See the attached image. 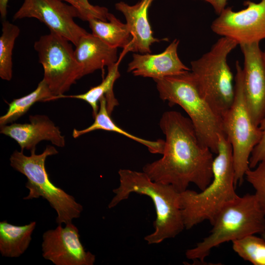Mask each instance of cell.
<instances>
[{
    "label": "cell",
    "instance_id": "1",
    "mask_svg": "<svg viewBox=\"0 0 265 265\" xmlns=\"http://www.w3.org/2000/svg\"><path fill=\"white\" fill-rule=\"evenodd\" d=\"M159 127L165 136L162 157L145 164L153 181L172 186L181 193L190 183L201 190L212 179L213 153L199 139L188 117L177 111L164 112Z\"/></svg>",
    "mask_w": 265,
    "mask_h": 265
},
{
    "label": "cell",
    "instance_id": "2",
    "mask_svg": "<svg viewBox=\"0 0 265 265\" xmlns=\"http://www.w3.org/2000/svg\"><path fill=\"white\" fill-rule=\"evenodd\" d=\"M119 185L113 189L114 197L108 205L111 209L135 193L150 197L155 206L154 231L146 236L148 244H159L174 238L185 229L180 205V193L172 186L153 181L143 171L120 169Z\"/></svg>",
    "mask_w": 265,
    "mask_h": 265
},
{
    "label": "cell",
    "instance_id": "3",
    "mask_svg": "<svg viewBox=\"0 0 265 265\" xmlns=\"http://www.w3.org/2000/svg\"><path fill=\"white\" fill-rule=\"evenodd\" d=\"M212 163V179L201 192L188 189L180 193L185 229L208 220L212 224L219 212L238 195L235 191L232 148L223 133L218 135V152Z\"/></svg>",
    "mask_w": 265,
    "mask_h": 265
},
{
    "label": "cell",
    "instance_id": "4",
    "mask_svg": "<svg viewBox=\"0 0 265 265\" xmlns=\"http://www.w3.org/2000/svg\"><path fill=\"white\" fill-rule=\"evenodd\" d=\"M209 236L187 249L186 256L193 262L205 263L211 250L226 242L265 232V214L254 194L238 196L217 214Z\"/></svg>",
    "mask_w": 265,
    "mask_h": 265
},
{
    "label": "cell",
    "instance_id": "5",
    "mask_svg": "<svg viewBox=\"0 0 265 265\" xmlns=\"http://www.w3.org/2000/svg\"><path fill=\"white\" fill-rule=\"evenodd\" d=\"M160 98L178 105L187 113L201 141L218 152V135L224 133L221 116L201 96L190 71L154 80Z\"/></svg>",
    "mask_w": 265,
    "mask_h": 265
},
{
    "label": "cell",
    "instance_id": "6",
    "mask_svg": "<svg viewBox=\"0 0 265 265\" xmlns=\"http://www.w3.org/2000/svg\"><path fill=\"white\" fill-rule=\"evenodd\" d=\"M238 44L221 37L200 58L190 62V72L201 96L221 116L235 97L234 76L227 62Z\"/></svg>",
    "mask_w": 265,
    "mask_h": 265
},
{
    "label": "cell",
    "instance_id": "7",
    "mask_svg": "<svg viewBox=\"0 0 265 265\" xmlns=\"http://www.w3.org/2000/svg\"><path fill=\"white\" fill-rule=\"evenodd\" d=\"M30 153L27 156L22 151H15L10 157L11 166L27 180L25 186L29 190L28 194L23 199L43 197L56 211L58 224L72 222L73 219L80 216L83 207L73 196L51 181L45 167L47 158L57 154L58 151L53 146L48 145L40 154H36L35 150Z\"/></svg>",
    "mask_w": 265,
    "mask_h": 265
},
{
    "label": "cell",
    "instance_id": "8",
    "mask_svg": "<svg viewBox=\"0 0 265 265\" xmlns=\"http://www.w3.org/2000/svg\"><path fill=\"white\" fill-rule=\"evenodd\" d=\"M235 97L230 107L222 115L223 131L232 148L236 186L241 185L249 168L251 154L262 135L259 126L254 122L244 99L242 68L236 62Z\"/></svg>",
    "mask_w": 265,
    "mask_h": 265
},
{
    "label": "cell",
    "instance_id": "9",
    "mask_svg": "<svg viewBox=\"0 0 265 265\" xmlns=\"http://www.w3.org/2000/svg\"><path fill=\"white\" fill-rule=\"evenodd\" d=\"M69 42L50 31L40 37L34 44L39 62L43 67V80L54 96L53 101L63 95L77 80L83 77L81 67Z\"/></svg>",
    "mask_w": 265,
    "mask_h": 265
},
{
    "label": "cell",
    "instance_id": "10",
    "mask_svg": "<svg viewBox=\"0 0 265 265\" xmlns=\"http://www.w3.org/2000/svg\"><path fill=\"white\" fill-rule=\"evenodd\" d=\"M244 4L246 8L238 11L226 7L212 22V30L239 45L265 39V0L258 3L246 0Z\"/></svg>",
    "mask_w": 265,
    "mask_h": 265
},
{
    "label": "cell",
    "instance_id": "11",
    "mask_svg": "<svg viewBox=\"0 0 265 265\" xmlns=\"http://www.w3.org/2000/svg\"><path fill=\"white\" fill-rule=\"evenodd\" d=\"M61 0H24L13 16L14 20L34 18L44 23L50 31L67 39L75 46L87 32L74 19L82 16L73 5Z\"/></svg>",
    "mask_w": 265,
    "mask_h": 265
},
{
    "label": "cell",
    "instance_id": "12",
    "mask_svg": "<svg viewBox=\"0 0 265 265\" xmlns=\"http://www.w3.org/2000/svg\"><path fill=\"white\" fill-rule=\"evenodd\" d=\"M78 228L69 223L45 232L42 236L43 258L55 265H93L96 257L82 244Z\"/></svg>",
    "mask_w": 265,
    "mask_h": 265
},
{
    "label": "cell",
    "instance_id": "13",
    "mask_svg": "<svg viewBox=\"0 0 265 265\" xmlns=\"http://www.w3.org/2000/svg\"><path fill=\"white\" fill-rule=\"evenodd\" d=\"M260 43L239 45L243 55V93L255 124L259 126L265 116V63Z\"/></svg>",
    "mask_w": 265,
    "mask_h": 265
},
{
    "label": "cell",
    "instance_id": "14",
    "mask_svg": "<svg viewBox=\"0 0 265 265\" xmlns=\"http://www.w3.org/2000/svg\"><path fill=\"white\" fill-rule=\"evenodd\" d=\"M29 120V123L1 125L0 132L15 140L22 151L24 149L35 150L36 145L42 140L50 141L59 147L65 146L64 136L48 116L30 115Z\"/></svg>",
    "mask_w": 265,
    "mask_h": 265
},
{
    "label": "cell",
    "instance_id": "15",
    "mask_svg": "<svg viewBox=\"0 0 265 265\" xmlns=\"http://www.w3.org/2000/svg\"><path fill=\"white\" fill-rule=\"evenodd\" d=\"M179 43V40L174 39L159 53H133L127 71L132 72L135 76L155 80L190 71L179 58L178 54Z\"/></svg>",
    "mask_w": 265,
    "mask_h": 265
},
{
    "label": "cell",
    "instance_id": "16",
    "mask_svg": "<svg viewBox=\"0 0 265 265\" xmlns=\"http://www.w3.org/2000/svg\"><path fill=\"white\" fill-rule=\"evenodd\" d=\"M154 0H140L131 5L124 1L115 5L124 16L132 37L130 51L140 53H151V46L160 40L155 38L148 18V11Z\"/></svg>",
    "mask_w": 265,
    "mask_h": 265
},
{
    "label": "cell",
    "instance_id": "17",
    "mask_svg": "<svg viewBox=\"0 0 265 265\" xmlns=\"http://www.w3.org/2000/svg\"><path fill=\"white\" fill-rule=\"evenodd\" d=\"M74 53L82 76L116 63L118 48L111 47L92 33L83 35L75 46Z\"/></svg>",
    "mask_w": 265,
    "mask_h": 265
},
{
    "label": "cell",
    "instance_id": "18",
    "mask_svg": "<svg viewBox=\"0 0 265 265\" xmlns=\"http://www.w3.org/2000/svg\"><path fill=\"white\" fill-rule=\"evenodd\" d=\"M99 102L100 106L97 114L94 117V122L84 129L81 130L74 129L72 134L74 138H77L82 134L98 130L113 132L122 134L144 145L152 154L162 155L164 145V140H149L133 135L119 127L111 119V115L107 109L105 96L102 97Z\"/></svg>",
    "mask_w": 265,
    "mask_h": 265
},
{
    "label": "cell",
    "instance_id": "19",
    "mask_svg": "<svg viewBox=\"0 0 265 265\" xmlns=\"http://www.w3.org/2000/svg\"><path fill=\"white\" fill-rule=\"evenodd\" d=\"M35 221L23 226L9 223L6 220L0 222V253L2 256L17 258L28 248L31 235L35 228Z\"/></svg>",
    "mask_w": 265,
    "mask_h": 265
},
{
    "label": "cell",
    "instance_id": "20",
    "mask_svg": "<svg viewBox=\"0 0 265 265\" xmlns=\"http://www.w3.org/2000/svg\"><path fill=\"white\" fill-rule=\"evenodd\" d=\"M88 22L92 33L107 45L130 51L132 37L129 28L114 15L108 12L106 21L90 18Z\"/></svg>",
    "mask_w": 265,
    "mask_h": 265
},
{
    "label": "cell",
    "instance_id": "21",
    "mask_svg": "<svg viewBox=\"0 0 265 265\" xmlns=\"http://www.w3.org/2000/svg\"><path fill=\"white\" fill-rule=\"evenodd\" d=\"M127 53V51L124 50L118 61L107 67V74L100 84L91 87L84 93L74 95H62L58 97L57 99L62 98H71L83 100L91 107L93 117H94L99 110L98 102L102 97L105 96L108 101L115 98L113 90V85L115 81L120 77L118 69L119 65L122 58Z\"/></svg>",
    "mask_w": 265,
    "mask_h": 265
},
{
    "label": "cell",
    "instance_id": "22",
    "mask_svg": "<svg viewBox=\"0 0 265 265\" xmlns=\"http://www.w3.org/2000/svg\"><path fill=\"white\" fill-rule=\"evenodd\" d=\"M54 96L42 80L36 88L28 94L15 99L9 104L6 112L0 117V125L12 123L24 114L36 102L53 101Z\"/></svg>",
    "mask_w": 265,
    "mask_h": 265
},
{
    "label": "cell",
    "instance_id": "23",
    "mask_svg": "<svg viewBox=\"0 0 265 265\" xmlns=\"http://www.w3.org/2000/svg\"><path fill=\"white\" fill-rule=\"evenodd\" d=\"M0 37V77L9 81L12 77V51L16 38L19 35L18 26L8 21L2 22Z\"/></svg>",
    "mask_w": 265,
    "mask_h": 265
},
{
    "label": "cell",
    "instance_id": "24",
    "mask_svg": "<svg viewBox=\"0 0 265 265\" xmlns=\"http://www.w3.org/2000/svg\"><path fill=\"white\" fill-rule=\"evenodd\" d=\"M232 248L240 258L254 265H265V240L250 235L233 241Z\"/></svg>",
    "mask_w": 265,
    "mask_h": 265
},
{
    "label": "cell",
    "instance_id": "25",
    "mask_svg": "<svg viewBox=\"0 0 265 265\" xmlns=\"http://www.w3.org/2000/svg\"><path fill=\"white\" fill-rule=\"evenodd\" d=\"M245 178L255 189L254 195L265 214V160L255 167L249 168L245 173Z\"/></svg>",
    "mask_w": 265,
    "mask_h": 265
},
{
    "label": "cell",
    "instance_id": "26",
    "mask_svg": "<svg viewBox=\"0 0 265 265\" xmlns=\"http://www.w3.org/2000/svg\"><path fill=\"white\" fill-rule=\"evenodd\" d=\"M262 135L259 143L254 148L249 159V168L255 167L260 162L265 160V116L260 123Z\"/></svg>",
    "mask_w": 265,
    "mask_h": 265
},
{
    "label": "cell",
    "instance_id": "27",
    "mask_svg": "<svg viewBox=\"0 0 265 265\" xmlns=\"http://www.w3.org/2000/svg\"><path fill=\"white\" fill-rule=\"evenodd\" d=\"M83 6L89 11L95 18L102 21H107L108 9L103 6H94L91 4L88 0H78Z\"/></svg>",
    "mask_w": 265,
    "mask_h": 265
},
{
    "label": "cell",
    "instance_id": "28",
    "mask_svg": "<svg viewBox=\"0 0 265 265\" xmlns=\"http://www.w3.org/2000/svg\"><path fill=\"white\" fill-rule=\"evenodd\" d=\"M76 7L82 16V20L88 21L90 18H95L78 0H61Z\"/></svg>",
    "mask_w": 265,
    "mask_h": 265
},
{
    "label": "cell",
    "instance_id": "29",
    "mask_svg": "<svg viewBox=\"0 0 265 265\" xmlns=\"http://www.w3.org/2000/svg\"><path fill=\"white\" fill-rule=\"evenodd\" d=\"M210 3L214 9L215 12L219 15L226 7L228 0H199Z\"/></svg>",
    "mask_w": 265,
    "mask_h": 265
},
{
    "label": "cell",
    "instance_id": "30",
    "mask_svg": "<svg viewBox=\"0 0 265 265\" xmlns=\"http://www.w3.org/2000/svg\"><path fill=\"white\" fill-rule=\"evenodd\" d=\"M8 0H0V17L3 20H5L7 15V7Z\"/></svg>",
    "mask_w": 265,
    "mask_h": 265
},
{
    "label": "cell",
    "instance_id": "31",
    "mask_svg": "<svg viewBox=\"0 0 265 265\" xmlns=\"http://www.w3.org/2000/svg\"><path fill=\"white\" fill-rule=\"evenodd\" d=\"M263 59L264 60V62L265 63V50H264V52H263Z\"/></svg>",
    "mask_w": 265,
    "mask_h": 265
},
{
    "label": "cell",
    "instance_id": "32",
    "mask_svg": "<svg viewBox=\"0 0 265 265\" xmlns=\"http://www.w3.org/2000/svg\"><path fill=\"white\" fill-rule=\"evenodd\" d=\"M261 236H262V237L265 239V232L263 233L262 234H261Z\"/></svg>",
    "mask_w": 265,
    "mask_h": 265
}]
</instances>
